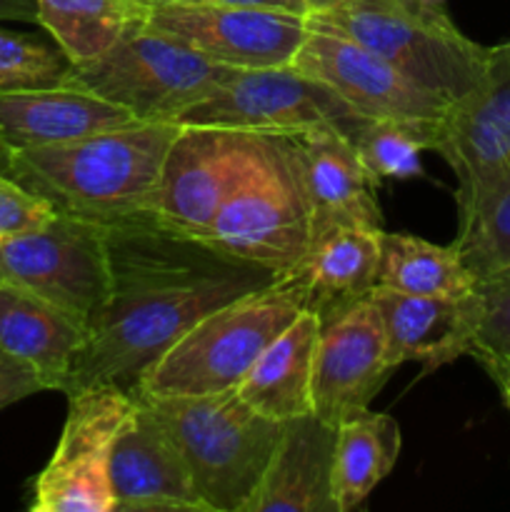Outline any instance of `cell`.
Wrapping results in <instances>:
<instances>
[{
    "mask_svg": "<svg viewBox=\"0 0 510 512\" xmlns=\"http://www.w3.org/2000/svg\"><path fill=\"white\" fill-rule=\"evenodd\" d=\"M105 230L108 295L75 355L65 395L100 385L133 395L140 375L203 315L278 280L158 218Z\"/></svg>",
    "mask_w": 510,
    "mask_h": 512,
    "instance_id": "obj_1",
    "label": "cell"
},
{
    "mask_svg": "<svg viewBox=\"0 0 510 512\" xmlns=\"http://www.w3.org/2000/svg\"><path fill=\"white\" fill-rule=\"evenodd\" d=\"M180 125L130 123L5 155V173L58 213L100 225L155 218L165 153Z\"/></svg>",
    "mask_w": 510,
    "mask_h": 512,
    "instance_id": "obj_2",
    "label": "cell"
},
{
    "mask_svg": "<svg viewBox=\"0 0 510 512\" xmlns=\"http://www.w3.org/2000/svg\"><path fill=\"white\" fill-rule=\"evenodd\" d=\"M305 305L300 280L283 275L210 310L140 375L133 395L178 398L238 388L258 355L303 313Z\"/></svg>",
    "mask_w": 510,
    "mask_h": 512,
    "instance_id": "obj_3",
    "label": "cell"
},
{
    "mask_svg": "<svg viewBox=\"0 0 510 512\" xmlns=\"http://www.w3.org/2000/svg\"><path fill=\"white\" fill-rule=\"evenodd\" d=\"M305 20L383 55L453 105L478 88L490 60V48L460 33L443 0H338Z\"/></svg>",
    "mask_w": 510,
    "mask_h": 512,
    "instance_id": "obj_4",
    "label": "cell"
},
{
    "mask_svg": "<svg viewBox=\"0 0 510 512\" xmlns=\"http://www.w3.org/2000/svg\"><path fill=\"white\" fill-rule=\"evenodd\" d=\"M198 238L275 278L298 268L313 243V215L293 135L255 133L243 178Z\"/></svg>",
    "mask_w": 510,
    "mask_h": 512,
    "instance_id": "obj_5",
    "label": "cell"
},
{
    "mask_svg": "<svg viewBox=\"0 0 510 512\" xmlns=\"http://www.w3.org/2000/svg\"><path fill=\"white\" fill-rule=\"evenodd\" d=\"M145 398V395H143ZM155 408L210 512H245L273 458L280 423L250 408L238 390L145 398Z\"/></svg>",
    "mask_w": 510,
    "mask_h": 512,
    "instance_id": "obj_6",
    "label": "cell"
},
{
    "mask_svg": "<svg viewBox=\"0 0 510 512\" xmlns=\"http://www.w3.org/2000/svg\"><path fill=\"white\" fill-rule=\"evenodd\" d=\"M230 68L155 30L123 35L90 63L75 65L70 83L128 110L140 123L170 120L210 95Z\"/></svg>",
    "mask_w": 510,
    "mask_h": 512,
    "instance_id": "obj_7",
    "label": "cell"
},
{
    "mask_svg": "<svg viewBox=\"0 0 510 512\" xmlns=\"http://www.w3.org/2000/svg\"><path fill=\"white\" fill-rule=\"evenodd\" d=\"M108 230L58 213L30 233L0 238V275L25 285L88 328L108 295Z\"/></svg>",
    "mask_w": 510,
    "mask_h": 512,
    "instance_id": "obj_8",
    "label": "cell"
},
{
    "mask_svg": "<svg viewBox=\"0 0 510 512\" xmlns=\"http://www.w3.org/2000/svg\"><path fill=\"white\" fill-rule=\"evenodd\" d=\"M135 395L118 388H85L68 395L63 433L33 483V512H113L110 453Z\"/></svg>",
    "mask_w": 510,
    "mask_h": 512,
    "instance_id": "obj_9",
    "label": "cell"
},
{
    "mask_svg": "<svg viewBox=\"0 0 510 512\" xmlns=\"http://www.w3.org/2000/svg\"><path fill=\"white\" fill-rule=\"evenodd\" d=\"M343 98L290 65L230 68L228 75L185 113L178 125L295 135L325 123L353 118Z\"/></svg>",
    "mask_w": 510,
    "mask_h": 512,
    "instance_id": "obj_10",
    "label": "cell"
},
{
    "mask_svg": "<svg viewBox=\"0 0 510 512\" xmlns=\"http://www.w3.org/2000/svg\"><path fill=\"white\" fill-rule=\"evenodd\" d=\"M143 28L180 40L225 68H278L295 58L308 20L278 8L150 0Z\"/></svg>",
    "mask_w": 510,
    "mask_h": 512,
    "instance_id": "obj_11",
    "label": "cell"
},
{
    "mask_svg": "<svg viewBox=\"0 0 510 512\" xmlns=\"http://www.w3.org/2000/svg\"><path fill=\"white\" fill-rule=\"evenodd\" d=\"M290 68L318 80L360 118L445 120L453 103L423 88L383 55L328 30L308 28Z\"/></svg>",
    "mask_w": 510,
    "mask_h": 512,
    "instance_id": "obj_12",
    "label": "cell"
},
{
    "mask_svg": "<svg viewBox=\"0 0 510 512\" xmlns=\"http://www.w3.org/2000/svg\"><path fill=\"white\" fill-rule=\"evenodd\" d=\"M255 133L180 125L165 153L155 218L198 238L248 168Z\"/></svg>",
    "mask_w": 510,
    "mask_h": 512,
    "instance_id": "obj_13",
    "label": "cell"
},
{
    "mask_svg": "<svg viewBox=\"0 0 510 512\" xmlns=\"http://www.w3.org/2000/svg\"><path fill=\"white\" fill-rule=\"evenodd\" d=\"M435 153L458 178V213L510 178V43L490 48L483 80L450 108Z\"/></svg>",
    "mask_w": 510,
    "mask_h": 512,
    "instance_id": "obj_14",
    "label": "cell"
},
{
    "mask_svg": "<svg viewBox=\"0 0 510 512\" xmlns=\"http://www.w3.org/2000/svg\"><path fill=\"white\" fill-rule=\"evenodd\" d=\"M398 365L390 360L385 325L370 298L325 320L315 345L313 413L343 423L370 408Z\"/></svg>",
    "mask_w": 510,
    "mask_h": 512,
    "instance_id": "obj_15",
    "label": "cell"
},
{
    "mask_svg": "<svg viewBox=\"0 0 510 512\" xmlns=\"http://www.w3.org/2000/svg\"><path fill=\"white\" fill-rule=\"evenodd\" d=\"M113 512H210L200 500L185 455L150 400L135 395L110 453Z\"/></svg>",
    "mask_w": 510,
    "mask_h": 512,
    "instance_id": "obj_16",
    "label": "cell"
},
{
    "mask_svg": "<svg viewBox=\"0 0 510 512\" xmlns=\"http://www.w3.org/2000/svg\"><path fill=\"white\" fill-rule=\"evenodd\" d=\"M370 300L380 310L395 365L420 363L430 375L470 355L478 335L483 300L478 288L468 295H413L375 285Z\"/></svg>",
    "mask_w": 510,
    "mask_h": 512,
    "instance_id": "obj_17",
    "label": "cell"
},
{
    "mask_svg": "<svg viewBox=\"0 0 510 512\" xmlns=\"http://www.w3.org/2000/svg\"><path fill=\"white\" fill-rule=\"evenodd\" d=\"M313 215V238L330 228L383 230L378 183L360 160L353 140L338 123L293 135Z\"/></svg>",
    "mask_w": 510,
    "mask_h": 512,
    "instance_id": "obj_18",
    "label": "cell"
},
{
    "mask_svg": "<svg viewBox=\"0 0 510 512\" xmlns=\"http://www.w3.org/2000/svg\"><path fill=\"white\" fill-rule=\"evenodd\" d=\"M140 123L120 105L73 83L45 88H0V150L5 155L40 145Z\"/></svg>",
    "mask_w": 510,
    "mask_h": 512,
    "instance_id": "obj_19",
    "label": "cell"
},
{
    "mask_svg": "<svg viewBox=\"0 0 510 512\" xmlns=\"http://www.w3.org/2000/svg\"><path fill=\"white\" fill-rule=\"evenodd\" d=\"M335 435L338 428L315 413L280 423L273 458L245 512H338L333 500Z\"/></svg>",
    "mask_w": 510,
    "mask_h": 512,
    "instance_id": "obj_20",
    "label": "cell"
},
{
    "mask_svg": "<svg viewBox=\"0 0 510 512\" xmlns=\"http://www.w3.org/2000/svg\"><path fill=\"white\" fill-rule=\"evenodd\" d=\"M88 328L43 295L0 275V350L33 365L48 390L63 393Z\"/></svg>",
    "mask_w": 510,
    "mask_h": 512,
    "instance_id": "obj_21",
    "label": "cell"
},
{
    "mask_svg": "<svg viewBox=\"0 0 510 512\" xmlns=\"http://www.w3.org/2000/svg\"><path fill=\"white\" fill-rule=\"evenodd\" d=\"M380 235L373 228H330L315 235L308 253L290 275L305 288V308L330 320L370 298L380 273Z\"/></svg>",
    "mask_w": 510,
    "mask_h": 512,
    "instance_id": "obj_22",
    "label": "cell"
},
{
    "mask_svg": "<svg viewBox=\"0 0 510 512\" xmlns=\"http://www.w3.org/2000/svg\"><path fill=\"white\" fill-rule=\"evenodd\" d=\"M320 328L323 320L318 313L305 308L250 365L235 388L240 398L278 423L313 413V363Z\"/></svg>",
    "mask_w": 510,
    "mask_h": 512,
    "instance_id": "obj_23",
    "label": "cell"
},
{
    "mask_svg": "<svg viewBox=\"0 0 510 512\" xmlns=\"http://www.w3.org/2000/svg\"><path fill=\"white\" fill-rule=\"evenodd\" d=\"M400 445V425L388 413L368 408L338 423L333 453V500L338 512L360 508L393 473Z\"/></svg>",
    "mask_w": 510,
    "mask_h": 512,
    "instance_id": "obj_24",
    "label": "cell"
},
{
    "mask_svg": "<svg viewBox=\"0 0 510 512\" xmlns=\"http://www.w3.org/2000/svg\"><path fill=\"white\" fill-rule=\"evenodd\" d=\"M150 0H38V25L73 65L90 63L143 28Z\"/></svg>",
    "mask_w": 510,
    "mask_h": 512,
    "instance_id": "obj_25",
    "label": "cell"
},
{
    "mask_svg": "<svg viewBox=\"0 0 510 512\" xmlns=\"http://www.w3.org/2000/svg\"><path fill=\"white\" fill-rule=\"evenodd\" d=\"M380 288L413 295H468L478 278L453 245H438L408 233L380 235Z\"/></svg>",
    "mask_w": 510,
    "mask_h": 512,
    "instance_id": "obj_26",
    "label": "cell"
},
{
    "mask_svg": "<svg viewBox=\"0 0 510 512\" xmlns=\"http://www.w3.org/2000/svg\"><path fill=\"white\" fill-rule=\"evenodd\" d=\"M445 120H393V118H353L338 123L353 140L360 160L373 175L383 180H408L423 173L420 155L435 150L443 138Z\"/></svg>",
    "mask_w": 510,
    "mask_h": 512,
    "instance_id": "obj_27",
    "label": "cell"
},
{
    "mask_svg": "<svg viewBox=\"0 0 510 512\" xmlns=\"http://www.w3.org/2000/svg\"><path fill=\"white\" fill-rule=\"evenodd\" d=\"M455 248L478 280L510 273V178L458 213Z\"/></svg>",
    "mask_w": 510,
    "mask_h": 512,
    "instance_id": "obj_28",
    "label": "cell"
},
{
    "mask_svg": "<svg viewBox=\"0 0 510 512\" xmlns=\"http://www.w3.org/2000/svg\"><path fill=\"white\" fill-rule=\"evenodd\" d=\"M75 65L55 43L0 28V88L65 85Z\"/></svg>",
    "mask_w": 510,
    "mask_h": 512,
    "instance_id": "obj_29",
    "label": "cell"
},
{
    "mask_svg": "<svg viewBox=\"0 0 510 512\" xmlns=\"http://www.w3.org/2000/svg\"><path fill=\"white\" fill-rule=\"evenodd\" d=\"M475 288L483 300V315L470 355L478 363L493 358L510 360V273L478 280Z\"/></svg>",
    "mask_w": 510,
    "mask_h": 512,
    "instance_id": "obj_30",
    "label": "cell"
},
{
    "mask_svg": "<svg viewBox=\"0 0 510 512\" xmlns=\"http://www.w3.org/2000/svg\"><path fill=\"white\" fill-rule=\"evenodd\" d=\"M55 215L58 210L48 200L0 170V238L43 228Z\"/></svg>",
    "mask_w": 510,
    "mask_h": 512,
    "instance_id": "obj_31",
    "label": "cell"
},
{
    "mask_svg": "<svg viewBox=\"0 0 510 512\" xmlns=\"http://www.w3.org/2000/svg\"><path fill=\"white\" fill-rule=\"evenodd\" d=\"M43 390L48 385L33 365L0 350V410Z\"/></svg>",
    "mask_w": 510,
    "mask_h": 512,
    "instance_id": "obj_32",
    "label": "cell"
},
{
    "mask_svg": "<svg viewBox=\"0 0 510 512\" xmlns=\"http://www.w3.org/2000/svg\"><path fill=\"white\" fill-rule=\"evenodd\" d=\"M0 20L38 23V0H0Z\"/></svg>",
    "mask_w": 510,
    "mask_h": 512,
    "instance_id": "obj_33",
    "label": "cell"
},
{
    "mask_svg": "<svg viewBox=\"0 0 510 512\" xmlns=\"http://www.w3.org/2000/svg\"><path fill=\"white\" fill-rule=\"evenodd\" d=\"M480 365H483L485 373L495 380V385L500 388V395H503L505 405H508L510 410V360L493 358V360H483Z\"/></svg>",
    "mask_w": 510,
    "mask_h": 512,
    "instance_id": "obj_34",
    "label": "cell"
},
{
    "mask_svg": "<svg viewBox=\"0 0 510 512\" xmlns=\"http://www.w3.org/2000/svg\"><path fill=\"white\" fill-rule=\"evenodd\" d=\"M188 3H215V5H240V8H278L285 10L280 5V0H188Z\"/></svg>",
    "mask_w": 510,
    "mask_h": 512,
    "instance_id": "obj_35",
    "label": "cell"
},
{
    "mask_svg": "<svg viewBox=\"0 0 510 512\" xmlns=\"http://www.w3.org/2000/svg\"><path fill=\"white\" fill-rule=\"evenodd\" d=\"M280 5H283L285 10H290V13L305 15V18H308L310 13H318L320 10V0H280Z\"/></svg>",
    "mask_w": 510,
    "mask_h": 512,
    "instance_id": "obj_36",
    "label": "cell"
},
{
    "mask_svg": "<svg viewBox=\"0 0 510 512\" xmlns=\"http://www.w3.org/2000/svg\"><path fill=\"white\" fill-rule=\"evenodd\" d=\"M338 3V0H320V10H325V8H330V5H335ZM313 15V13H310Z\"/></svg>",
    "mask_w": 510,
    "mask_h": 512,
    "instance_id": "obj_37",
    "label": "cell"
},
{
    "mask_svg": "<svg viewBox=\"0 0 510 512\" xmlns=\"http://www.w3.org/2000/svg\"><path fill=\"white\" fill-rule=\"evenodd\" d=\"M0 170L5 173V153H3V150H0Z\"/></svg>",
    "mask_w": 510,
    "mask_h": 512,
    "instance_id": "obj_38",
    "label": "cell"
}]
</instances>
